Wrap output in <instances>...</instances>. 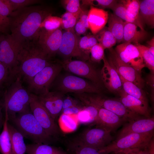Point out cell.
Listing matches in <instances>:
<instances>
[{
    "label": "cell",
    "mask_w": 154,
    "mask_h": 154,
    "mask_svg": "<svg viewBox=\"0 0 154 154\" xmlns=\"http://www.w3.org/2000/svg\"><path fill=\"white\" fill-rule=\"evenodd\" d=\"M53 13L52 7L43 5L29 6L13 11L8 17L11 34L21 43L38 39L41 24Z\"/></svg>",
    "instance_id": "cell-1"
},
{
    "label": "cell",
    "mask_w": 154,
    "mask_h": 154,
    "mask_svg": "<svg viewBox=\"0 0 154 154\" xmlns=\"http://www.w3.org/2000/svg\"><path fill=\"white\" fill-rule=\"evenodd\" d=\"M39 44L38 38L21 43L16 74L27 83L51 61Z\"/></svg>",
    "instance_id": "cell-2"
},
{
    "label": "cell",
    "mask_w": 154,
    "mask_h": 154,
    "mask_svg": "<svg viewBox=\"0 0 154 154\" xmlns=\"http://www.w3.org/2000/svg\"><path fill=\"white\" fill-rule=\"evenodd\" d=\"M20 76L17 75L3 95L4 108L9 120L17 114L30 110V94L23 85Z\"/></svg>",
    "instance_id": "cell-3"
},
{
    "label": "cell",
    "mask_w": 154,
    "mask_h": 154,
    "mask_svg": "<svg viewBox=\"0 0 154 154\" xmlns=\"http://www.w3.org/2000/svg\"><path fill=\"white\" fill-rule=\"evenodd\" d=\"M24 137L34 143L50 145L53 138L49 135L37 120L31 110L17 114L9 120Z\"/></svg>",
    "instance_id": "cell-4"
},
{
    "label": "cell",
    "mask_w": 154,
    "mask_h": 154,
    "mask_svg": "<svg viewBox=\"0 0 154 154\" xmlns=\"http://www.w3.org/2000/svg\"><path fill=\"white\" fill-rule=\"evenodd\" d=\"M75 96L84 105H91L104 108L130 121L142 117L127 109L120 100L108 98L100 94L84 93L76 94Z\"/></svg>",
    "instance_id": "cell-5"
},
{
    "label": "cell",
    "mask_w": 154,
    "mask_h": 154,
    "mask_svg": "<svg viewBox=\"0 0 154 154\" xmlns=\"http://www.w3.org/2000/svg\"><path fill=\"white\" fill-rule=\"evenodd\" d=\"M52 87L54 89L52 91L59 92L64 94L69 92L100 94L101 92V88L93 83L69 74L62 75L59 74L53 82L50 88Z\"/></svg>",
    "instance_id": "cell-6"
},
{
    "label": "cell",
    "mask_w": 154,
    "mask_h": 154,
    "mask_svg": "<svg viewBox=\"0 0 154 154\" xmlns=\"http://www.w3.org/2000/svg\"><path fill=\"white\" fill-rule=\"evenodd\" d=\"M153 135L154 131L145 133L129 134L117 138L99 151L104 154H109L125 150L144 148L148 146Z\"/></svg>",
    "instance_id": "cell-7"
},
{
    "label": "cell",
    "mask_w": 154,
    "mask_h": 154,
    "mask_svg": "<svg viewBox=\"0 0 154 154\" xmlns=\"http://www.w3.org/2000/svg\"><path fill=\"white\" fill-rule=\"evenodd\" d=\"M62 68L60 63L50 62L27 82V90L30 93L37 96L49 91Z\"/></svg>",
    "instance_id": "cell-8"
},
{
    "label": "cell",
    "mask_w": 154,
    "mask_h": 154,
    "mask_svg": "<svg viewBox=\"0 0 154 154\" xmlns=\"http://www.w3.org/2000/svg\"><path fill=\"white\" fill-rule=\"evenodd\" d=\"M21 44L11 34L0 35V63L15 75Z\"/></svg>",
    "instance_id": "cell-9"
},
{
    "label": "cell",
    "mask_w": 154,
    "mask_h": 154,
    "mask_svg": "<svg viewBox=\"0 0 154 154\" xmlns=\"http://www.w3.org/2000/svg\"><path fill=\"white\" fill-rule=\"evenodd\" d=\"M111 133L104 128L97 126L85 130L72 142L99 150L112 142L113 138Z\"/></svg>",
    "instance_id": "cell-10"
},
{
    "label": "cell",
    "mask_w": 154,
    "mask_h": 154,
    "mask_svg": "<svg viewBox=\"0 0 154 154\" xmlns=\"http://www.w3.org/2000/svg\"><path fill=\"white\" fill-rule=\"evenodd\" d=\"M30 108L34 117L46 132L53 138H56L60 133L58 126L37 95L31 93L30 94Z\"/></svg>",
    "instance_id": "cell-11"
},
{
    "label": "cell",
    "mask_w": 154,
    "mask_h": 154,
    "mask_svg": "<svg viewBox=\"0 0 154 154\" xmlns=\"http://www.w3.org/2000/svg\"><path fill=\"white\" fill-rule=\"evenodd\" d=\"M62 68L71 73L87 79L101 88L103 84L100 73L90 63L80 60L71 59L63 60L60 63Z\"/></svg>",
    "instance_id": "cell-12"
},
{
    "label": "cell",
    "mask_w": 154,
    "mask_h": 154,
    "mask_svg": "<svg viewBox=\"0 0 154 154\" xmlns=\"http://www.w3.org/2000/svg\"><path fill=\"white\" fill-rule=\"evenodd\" d=\"M80 38L74 30L63 31L62 41L57 53L64 58V60L71 59L72 57L84 61L90 59L89 55L79 47Z\"/></svg>",
    "instance_id": "cell-13"
},
{
    "label": "cell",
    "mask_w": 154,
    "mask_h": 154,
    "mask_svg": "<svg viewBox=\"0 0 154 154\" xmlns=\"http://www.w3.org/2000/svg\"><path fill=\"white\" fill-rule=\"evenodd\" d=\"M109 50L107 60L118 74L139 88H143L145 85V81L141 77V74L134 68L123 62L113 48H109Z\"/></svg>",
    "instance_id": "cell-14"
},
{
    "label": "cell",
    "mask_w": 154,
    "mask_h": 154,
    "mask_svg": "<svg viewBox=\"0 0 154 154\" xmlns=\"http://www.w3.org/2000/svg\"><path fill=\"white\" fill-rule=\"evenodd\" d=\"M114 50L123 62L141 74L145 66L139 51L134 44L130 43H123L117 45Z\"/></svg>",
    "instance_id": "cell-15"
},
{
    "label": "cell",
    "mask_w": 154,
    "mask_h": 154,
    "mask_svg": "<svg viewBox=\"0 0 154 154\" xmlns=\"http://www.w3.org/2000/svg\"><path fill=\"white\" fill-rule=\"evenodd\" d=\"M61 28L49 32L41 29L38 42L45 53L50 58L57 53L62 39L63 31Z\"/></svg>",
    "instance_id": "cell-16"
},
{
    "label": "cell",
    "mask_w": 154,
    "mask_h": 154,
    "mask_svg": "<svg viewBox=\"0 0 154 154\" xmlns=\"http://www.w3.org/2000/svg\"><path fill=\"white\" fill-rule=\"evenodd\" d=\"M64 94L57 91H48L37 96L41 104L55 120L62 111Z\"/></svg>",
    "instance_id": "cell-17"
},
{
    "label": "cell",
    "mask_w": 154,
    "mask_h": 154,
    "mask_svg": "<svg viewBox=\"0 0 154 154\" xmlns=\"http://www.w3.org/2000/svg\"><path fill=\"white\" fill-rule=\"evenodd\" d=\"M103 60L104 66L100 72L102 83L109 91L119 94L122 89L120 77L116 70L110 64L105 57Z\"/></svg>",
    "instance_id": "cell-18"
},
{
    "label": "cell",
    "mask_w": 154,
    "mask_h": 154,
    "mask_svg": "<svg viewBox=\"0 0 154 154\" xmlns=\"http://www.w3.org/2000/svg\"><path fill=\"white\" fill-rule=\"evenodd\" d=\"M154 118L142 117L128 122L119 131L117 138L131 133H145L154 131Z\"/></svg>",
    "instance_id": "cell-19"
},
{
    "label": "cell",
    "mask_w": 154,
    "mask_h": 154,
    "mask_svg": "<svg viewBox=\"0 0 154 154\" xmlns=\"http://www.w3.org/2000/svg\"><path fill=\"white\" fill-rule=\"evenodd\" d=\"M96 107L98 110L96 124L97 127L104 128L112 132L125 121L124 119L113 112L102 108Z\"/></svg>",
    "instance_id": "cell-20"
},
{
    "label": "cell",
    "mask_w": 154,
    "mask_h": 154,
    "mask_svg": "<svg viewBox=\"0 0 154 154\" xmlns=\"http://www.w3.org/2000/svg\"><path fill=\"white\" fill-rule=\"evenodd\" d=\"M119 94L120 96L119 100L129 110L145 117H151L148 105L140 100L127 94L123 89Z\"/></svg>",
    "instance_id": "cell-21"
},
{
    "label": "cell",
    "mask_w": 154,
    "mask_h": 154,
    "mask_svg": "<svg viewBox=\"0 0 154 154\" xmlns=\"http://www.w3.org/2000/svg\"><path fill=\"white\" fill-rule=\"evenodd\" d=\"M108 14L103 9L90 6L88 13L89 29L95 35L104 27L108 22Z\"/></svg>",
    "instance_id": "cell-22"
},
{
    "label": "cell",
    "mask_w": 154,
    "mask_h": 154,
    "mask_svg": "<svg viewBox=\"0 0 154 154\" xmlns=\"http://www.w3.org/2000/svg\"><path fill=\"white\" fill-rule=\"evenodd\" d=\"M134 24L124 21L123 43H140L145 40L148 36L145 30H138Z\"/></svg>",
    "instance_id": "cell-23"
},
{
    "label": "cell",
    "mask_w": 154,
    "mask_h": 154,
    "mask_svg": "<svg viewBox=\"0 0 154 154\" xmlns=\"http://www.w3.org/2000/svg\"><path fill=\"white\" fill-rule=\"evenodd\" d=\"M139 17L144 25L146 24L152 28L154 27V0L139 1Z\"/></svg>",
    "instance_id": "cell-24"
},
{
    "label": "cell",
    "mask_w": 154,
    "mask_h": 154,
    "mask_svg": "<svg viewBox=\"0 0 154 154\" xmlns=\"http://www.w3.org/2000/svg\"><path fill=\"white\" fill-rule=\"evenodd\" d=\"M8 126L12 154H26V145L24 142L23 137L9 121Z\"/></svg>",
    "instance_id": "cell-25"
},
{
    "label": "cell",
    "mask_w": 154,
    "mask_h": 154,
    "mask_svg": "<svg viewBox=\"0 0 154 154\" xmlns=\"http://www.w3.org/2000/svg\"><path fill=\"white\" fill-rule=\"evenodd\" d=\"M108 28L116 38L117 42H123L124 21L114 13L108 14Z\"/></svg>",
    "instance_id": "cell-26"
},
{
    "label": "cell",
    "mask_w": 154,
    "mask_h": 154,
    "mask_svg": "<svg viewBox=\"0 0 154 154\" xmlns=\"http://www.w3.org/2000/svg\"><path fill=\"white\" fill-rule=\"evenodd\" d=\"M26 154H66L59 148L50 145L33 143L26 145Z\"/></svg>",
    "instance_id": "cell-27"
},
{
    "label": "cell",
    "mask_w": 154,
    "mask_h": 154,
    "mask_svg": "<svg viewBox=\"0 0 154 154\" xmlns=\"http://www.w3.org/2000/svg\"><path fill=\"white\" fill-rule=\"evenodd\" d=\"M119 75L121 82L122 89L127 94L140 100L149 106L148 100L145 94L142 89Z\"/></svg>",
    "instance_id": "cell-28"
},
{
    "label": "cell",
    "mask_w": 154,
    "mask_h": 154,
    "mask_svg": "<svg viewBox=\"0 0 154 154\" xmlns=\"http://www.w3.org/2000/svg\"><path fill=\"white\" fill-rule=\"evenodd\" d=\"M8 121L7 114L5 112L3 128L0 133V153L1 154H12L11 139L8 126Z\"/></svg>",
    "instance_id": "cell-29"
},
{
    "label": "cell",
    "mask_w": 154,
    "mask_h": 154,
    "mask_svg": "<svg viewBox=\"0 0 154 154\" xmlns=\"http://www.w3.org/2000/svg\"><path fill=\"white\" fill-rule=\"evenodd\" d=\"M59 127L62 132L70 133L76 131L78 125L76 115H67L62 114L58 119Z\"/></svg>",
    "instance_id": "cell-30"
},
{
    "label": "cell",
    "mask_w": 154,
    "mask_h": 154,
    "mask_svg": "<svg viewBox=\"0 0 154 154\" xmlns=\"http://www.w3.org/2000/svg\"><path fill=\"white\" fill-rule=\"evenodd\" d=\"M94 35L98 43L100 44L104 49L112 48L117 42L116 38L108 27L105 26Z\"/></svg>",
    "instance_id": "cell-31"
},
{
    "label": "cell",
    "mask_w": 154,
    "mask_h": 154,
    "mask_svg": "<svg viewBox=\"0 0 154 154\" xmlns=\"http://www.w3.org/2000/svg\"><path fill=\"white\" fill-rule=\"evenodd\" d=\"M112 9L114 14L125 21L135 24L142 30H144V25L131 17L128 14L127 10L119 1Z\"/></svg>",
    "instance_id": "cell-32"
},
{
    "label": "cell",
    "mask_w": 154,
    "mask_h": 154,
    "mask_svg": "<svg viewBox=\"0 0 154 154\" xmlns=\"http://www.w3.org/2000/svg\"><path fill=\"white\" fill-rule=\"evenodd\" d=\"M16 76L0 63V96H3L7 87Z\"/></svg>",
    "instance_id": "cell-33"
},
{
    "label": "cell",
    "mask_w": 154,
    "mask_h": 154,
    "mask_svg": "<svg viewBox=\"0 0 154 154\" xmlns=\"http://www.w3.org/2000/svg\"><path fill=\"white\" fill-rule=\"evenodd\" d=\"M139 51L143 59L145 67L147 68L151 73H154V56L149 51L147 47L140 43L134 44Z\"/></svg>",
    "instance_id": "cell-34"
},
{
    "label": "cell",
    "mask_w": 154,
    "mask_h": 154,
    "mask_svg": "<svg viewBox=\"0 0 154 154\" xmlns=\"http://www.w3.org/2000/svg\"><path fill=\"white\" fill-rule=\"evenodd\" d=\"M119 1L123 5L131 17L143 24L139 17L140 3L139 0H122Z\"/></svg>",
    "instance_id": "cell-35"
},
{
    "label": "cell",
    "mask_w": 154,
    "mask_h": 154,
    "mask_svg": "<svg viewBox=\"0 0 154 154\" xmlns=\"http://www.w3.org/2000/svg\"><path fill=\"white\" fill-rule=\"evenodd\" d=\"M80 14H75L66 11L61 17V28L65 31L74 30V27L79 20Z\"/></svg>",
    "instance_id": "cell-36"
},
{
    "label": "cell",
    "mask_w": 154,
    "mask_h": 154,
    "mask_svg": "<svg viewBox=\"0 0 154 154\" xmlns=\"http://www.w3.org/2000/svg\"><path fill=\"white\" fill-rule=\"evenodd\" d=\"M61 17L50 15L42 22L40 25V29L47 31H53L61 28Z\"/></svg>",
    "instance_id": "cell-37"
},
{
    "label": "cell",
    "mask_w": 154,
    "mask_h": 154,
    "mask_svg": "<svg viewBox=\"0 0 154 154\" xmlns=\"http://www.w3.org/2000/svg\"><path fill=\"white\" fill-rule=\"evenodd\" d=\"M68 148L73 154H104L92 147L72 141L69 143Z\"/></svg>",
    "instance_id": "cell-38"
},
{
    "label": "cell",
    "mask_w": 154,
    "mask_h": 154,
    "mask_svg": "<svg viewBox=\"0 0 154 154\" xmlns=\"http://www.w3.org/2000/svg\"><path fill=\"white\" fill-rule=\"evenodd\" d=\"M115 0H83L82 1V5L96 6L102 9L109 8L111 9L118 2Z\"/></svg>",
    "instance_id": "cell-39"
},
{
    "label": "cell",
    "mask_w": 154,
    "mask_h": 154,
    "mask_svg": "<svg viewBox=\"0 0 154 154\" xmlns=\"http://www.w3.org/2000/svg\"><path fill=\"white\" fill-rule=\"evenodd\" d=\"M66 12L75 14H80L82 8L79 0H64L62 1Z\"/></svg>",
    "instance_id": "cell-40"
},
{
    "label": "cell",
    "mask_w": 154,
    "mask_h": 154,
    "mask_svg": "<svg viewBox=\"0 0 154 154\" xmlns=\"http://www.w3.org/2000/svg\"><path fill=\"white\" fill-rule=\"evenodd\" d=\"M104 50L102 46L99 43L93 46L90 51V58L91 61L95 62H99L103 60L105 57Z\"/></svg>",
    "instance_id": "cell-41"
},
{
    "label": "cell",
    "mask_w": 154,
    "mask_h": 154,
    "mask_svg": "<svg viewBox=\"0 0 154 154\" xmlns=\"http://www.w3.org/2000/svg\"><path fill=\"white\" fill-rule=\"evenodd\" d=\"M12 6L13 11L19 9L34 5L42 2L39 0H10Z\"/></svg>",
    "instance_id": "cell-42"
},
{
    "label": "cell",
    "mask_w": 154,
    "mask_h": 154,
    "mask_svg": "<svg viewBox=\"0 0 154 154\" xmlns=\"http://www.w3.org/2000/svg\"><path fill=\"white\" fill-rule=\"evenodd\" d=\"M76 116L79 123L95 124V122L90 113L83 108Z\"/></svg>",
    "instance_id": "cell-43"
},
{
    "label": "cell",
    "mask_w": 154,
    "mask_h": 154,
    "mask_svg": "<svg viewBox=\"0 0 154 154\" xmlns=\"http://www.w3.org/2000/svg\"><path fill=\"white\" fill-rule=\"evenodd\" d=\"M13 11L12 6L10 0H0V14L7 17Z\"/></svg>",
    "instance_id": "cell-44"
},
{
    "label": "cell",
    "mask_w": 154,
    "mask_h": 154,
    "mask_svg": "<svg viewBox=\"0 0 154 154\" xmlns=\"http://www.w3.org/2000/svg\"><path fill=\"white\" fill-rule=\"evenodd\" d=\"M148 146L143 148L125 150L114 153L116 154H149Z\"/></svg>",
    "instance_id": "cell-45"
},
{
    "label": "cell",
    "mask_w": 154,
    "mask_h": 154,
    "mask_svg": "<svg viewBox=\"0 0 154 154\" xmlns=\"http://www.w3.org/2000/svg\"><path fill=\"white\" fill-rule=\"evenodd\" d=\"M88 29L78 20L74 27V30L75 33L78 36H80L81 35L85 34L87 31Z\"/></svg>",
    "instance_id": "cell-46"
},
{
    "label": "cell",
    "mask_w": 154,
    "mask_h": 154,
    "mask_svg": "<svg viewBox=\"0 0 154 154\" xmlns=\"http://www.w3.org/2000/svg\"><path fill=\"white\" fill-rule=\"evenodd\" d=\"M9 29L8 17H4L0 14V33H5Z\"/></svg>",
    "instance_id": "cell-47"
},
{
    "label": "cell",
    "mask_w": 154,
    "mask_h": 154,
    "mask_svg": "<svg viewBox=\"0 0 154 154\" xmlns=\"http://www.w3.org/2000/svg\"><path fill=\"white\" fill-rule=\"evenodd\" d=\"M89 10L82 8L79 20L88 29H89L88 24V13Z\"/></svg>",
    "instance_id": "cell-48"
},
{
    "label": "cell",
    "mask_w": 154,
    "mask_h": 154,
    "mask_svg": "<svg viewBox=\"0 0 154 154\" xmlns=\"http://www.w3.org/2000/svg\"><path fill=\"white\" fill-rule=\"evenodd\" d=\"M98 43V41L94 35H88L86 44L87 50L90 53L91 48L94 45Z\"/></svg>",
    "instance_id": "cell-49"
},
{
    "label": "cell",
    "mask_w": 154,
    "mask_h": 154,
    "mask_svg": "<svg viewBox=\"0 0 154 154\" xmlns=\"http://www.w3.org/2000/svg\"><path fill=\"white\" fill-rule=\"evenodd\" d=\"M83 108L78 105L75 106L64 109L62 111V114L67 115H77Z\"/></svg>",
    "instance_id": "cell-50"
},
{
    "label": "cell",
    "mask_w": 154,
    "mask_h": 154,
    "mask_svg": "<svg viewBox=\"0 0 154 154\" xmlns=\"http://www.w3.org/2000/svg\"><path fill=\"white\" fill-rule=\"evenodd\" d=\"M77 102L76 100L70 97L64 98L62 104V110L68 108L77 106Z\"/></svg>",
    "instance_id": "cell-51"
},
{
    "label": "cell",
    "mask_w": 154,
    "mask_h": 154,
    "mask_svg": "<svg viewBox=\"0 0 154 154\" xmlns=\"http://www.w3.org/2000/svg\"><path fill=\"white\" fill-rule=\"evenodd\" d=\"M154 74L151 73L149 74L147 78V82L151 88L152 95L151 99L152 101L154 100Z\"/></svg>",
    "instance_id": "cell-52"
},
{
    "label": "cell",
    "mask_w": 154,
    "mask_h": 154,
    "mask_svg": "<svg viewBox=\"0 0 154 154\" xmlns=\"http://www.w3.org/2000/svg\"><path fill=\"white\" fill-rule=\"evenodd\" d=\"M4 108V101L3 96H0V131L3 126L4 120H3V116L2 112Z\"/></svg>",
    "instance_id": "cell-53"
},
{
    "label": "cell",
    "mask_w": 154,
    "mask_h": 154,
    "mask_svg": "<svg viewBox=\"0 0 154 154\" xmlns=\"http://www.w3.org/2000/svg\"><path fill=\"white\" fill-rule=\"evenodd\" d=\"M147 46L150 52L154 56V38L153 37L151 40L147 42Z\"/></svg>",
    "instance_id": "cell-54"
},
{
    "label": "cell",
    "mask_w": 154,
    "mask_h": 154,
    "mask_svg": "<svg viewBox=\"0 0 154 154\" xmlns=\"http://www.w3.org/2000/svg\"><path fill=\"white\" fill-rule=\"evenodd\" d=\"M149 154H154V140L153 137L150 141L148 146Z\"/></svg>",
    "instance_id": "cell-55"
},
{
    "label": "cell",
    "mask_w": 154,
    "mask_h": 154,
    "mask_svg": "<svg viewBox=\"0 0 154 154\" xmlns=\"http://www.w3.org/2000/svg\"></svg>",
    "instance_id": "cell-56"
}]
</instances>
